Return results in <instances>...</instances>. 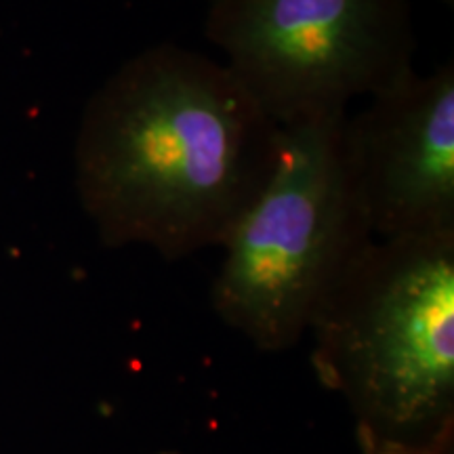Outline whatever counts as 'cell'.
<instances>
[{
	"label": "cell",
	"mask_w": 454,
	"mask_h": 454,
	"mask_svg": "<svg viewBox=\"0 0 454 454\" xmlns=\"http://www.w3.org/2000/svg\"><path fill=\"white\" fill-rule=\"evenodd\" d=\"M204 36L278 127L348 112L417 53L411 0H211Z\"/></svg>",
	"instance_id": "cell-4"
},
{
	"label": "cell",
	"mask_w": 454,
	"mask_h": 454,
	"mask_svg": "<svg viewBox=\"0 0 454 454\" xmlns=\"http://www.w3.org/2000/svg\"><path fill=\"white\" fill-rule=\"evenodd\" d=\"M348 112L280 127L268 184L221 244L211 303L254 349L294 348L374 240L351 175Z\"/></svg>",
	"instance_id": "cell-3"
},
{
	"label": "cell",
	"mask_w": 454,
	"mask_h": 454,
	"mask_svg": "<svg viewBox=\"0 0 454 454\" xmlns=\"http://www.w3.org/2000/svg\"><path fill=\"white\" fill-rule=\"evenodd\" d=\"M357 196L379 240L454 231V64L411 70L345 122Z\"/></svg>",
	"instance_id": "cell-5"
},
{
	"label": "cell",
	"mask_w": 454,
	"mask_h": 454,
	"mask_svg": "<svg viewBox=\"0 0 454 454\" xmlns=\"http://www.w3.org/2000/svg\"><path fill=\"white\" fill-rule=\"evenodd\" d=\"M207 3H211V0H207Z\"/></svg>",
	"instance_id": "cell-8"
},
{
	"label": "cell",
	"mask_w": 454,
	"mask_h": 454,
	"mask_svg": "<svg viewBox=\"0 0 454 454\" xmlns=\"http://www.w3.org/2000/svg\"><path fill=\"white\" fill-rule=\"evenodd\" d=\"M158 454H179V452H158Z\"/></svg>",
	"instance_id": "cell-7"
},
{
	"label": "cell",
	"mask_w": 454,
	"mask_h": 454,
	"mask_svg": "<svg viewBox=\"0 0 454 454\" xmlns=\"http://www.w3.org/2000/svg\"><path fill=\"white\" fill-rule=\"evenodd\" d=\"M280 133L223 61L152 44L84 106L74 141L78 202L107 248L190 257L221 247L259 196Z\"/></svg>",
	"instance_id": "cell-1"
},
{
	"label": "cell",
	"mask_w": 454,
	"mask_h": 454,
	"mask_svg": "<svg viewBox=\"0 0 454 454\" xmlns=\"http://www.w3.org/2000/svg\"><path fill=\"white\" fill-rule=\"evenodd\" d=\"M308 334L362 454L454 452V231L372 240Z\"/></svg>",
	"instance_id": "cell-2"
},
{
	"label": "cell",
	"mask_w": 454,
	"mask_h": 454,
	"mask_svg": "<svg viewBox=\"0 0 454 454\" xmlns=\"http://www.w3.org/2000/svg\"><path fill=\"white\" fill-rule=\"evenodd\" d=\"M438 3H442V4H446L448 9H452L454 7V0H438Z\"/></svg>",
	"instance_id": "cell-6"
}]
</instances>
